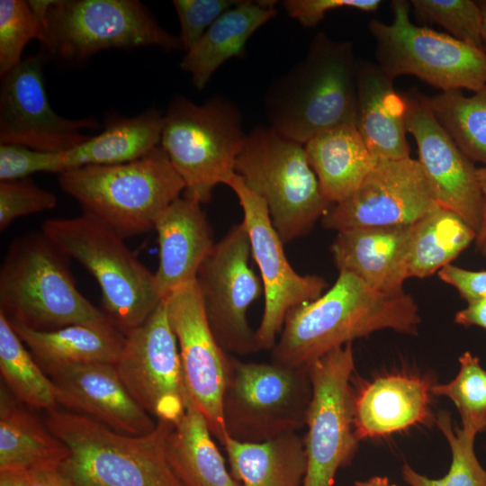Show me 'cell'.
Wrapping results in <instances>:
<instances>
[{
	"mask_svg": "<svg viewBox=\"0 0 486 486\" xmlns=\"http://www.w3.org/2000/svg\"><path fill=\"white\" fill-rule=\"evenodd\" d=\"M418 305L405 291L385 294L356 275L340 271L332 287L318 299L292 308L271 349L274 363L307 366L331 350L391 328L416 335Z\"/></svg>",
	"mask_w": 486,
	"mask_h": 486,
	"instance_id": "1",
	"label": "cell"
},
{
	"mask_svg": "<svg viewBox=\"0 0 486 486\" xmlns=\"http://www.w3.org/2000/svg\"><path fill=\"white\" fill-rule=\"evenodd\" d=\"M356 65L350 40L316 34L305 57L270 85L265 98L269 127L304 145L332 128L356 126Z\"/></svg>",
	"mask_w": 486,
	"mask_h": 486,
	"instance_id": "2",
	"label": "cell"
},
{
	"mask_svg": "<svg viewBox=\"0 0 486 486\" xmlns=\"http://www.w3.org/2000/svg\"><path fill=\"white\" fill-rule=\"evenodd\" d=\"M69 259L41 230L14 238L0 267V312L35 330L115 328L79 292Z\"/></svg>",
	"mask_w": 486,
	"mask_h": 486,
	"instance_id": "3",
	"label": "cell"
},
{
	"mask_svg": "<svg viewBox=\"0 0 486 486\" xmlns=\"http://www.w3.org/2000/svg\"><path fill=\"white\" fill-rule=\"evenodd\" d=\"M46 426L68 450L59 469L72 486H183L166 455L171 423L158 420L152 432L130 436L56 410Z\"/></svg>",
	"mask_w": 486,
	"mask_h": 486,
	"instance_id": "4",
	"label": "cell"
},
{
	"mask_svg": "<svg viewBox=\"0 0 486 486\" xmlns=\"http://www.w3.org/2000/svg\"><path fill=\"white\" fill-rule=\"evenodd\" d=\"M58 184L79 203L83 214L123 238L154 229L160 213L185 188L161 146L131 162L61 173Z\"/></svg>",
	"mask_w": 486,
	"mask_h": 486,
	"instance_id": "5",
	"label": "cell"
},
{
	"mask_svg": "<svg viewBox=\"0 0 486 486\" xmlns=\"http://www.w3.org/2000/svg\"><path fill=\"white\" fill-rule=\"evenodd\" d=\"M42 26V50L68 63L110 50L159 47L182 50L178 36L162 28L137 0L28 1Z\"/></svg>",
	"mask_w": 486,
	"mask_h": 486,
	"instance_id": "6",
	"label": "cell"
},
{
	"mask_svg": "<svg viewBox=\"0 0 486 486\" xmlns=\"http://www.w3.org/2000/svg\"><path fill=\"white\" fill-rule=\"evenodd\" d=\"M40 230L97 281L104 313L124 336L143 324L162 299L151 273L114 230L82 214L45 220Z\"/></svg>",
	"mask_w": 486,
	"mask_h": 486,
	"instance_id": "7",
	"label": "cell"
},
{
	"mask_svg": "<svg viewBox=\"0 0 486 486\" xmlns=\"http://www.w3.org/2000/svg\"><path fill=\"white\" fill-rule=\"evenodd\" d=\"M247 134L240 110L227 97L213 95L200 104L173 97L160 146L184 183V195L205 203L218 184H227Z\"/></svg>",
	"mask_w": 486,
	"mask_h": 486,
	"instance_id": "8",
	"label": "cell"
},
{
	"mask_svg": "<svg viewBox=\"0 0 486 486\" xmlns=\"http://www.w3.org/2000/svg\"><path fill=\"white\" fill-rule=\"evenodd\" d=\"M235 173L262 197L284 244L305 234L331 206L323 197L304 145L269 126L247 134Z\"/></svg>",
	"mask_w": 486,
	"mask_h": 486,
	"instance_id": "9",
	"label": "cell"
},
{
	"mask_svg": "<svg viewBox=\"0 0 486 486\" xmlns=\"http://www.w3.org/2000/svg\"><path fill=\"white\" fill-rule=\"evenodd\" d=\"M311 397L307 366L244 362L230 356L222 399L228 437L262 443L305 425Z\"/></svg>",
	"mask_w": 486,
	"mask_h": 486,
	"instance_id": "10",
	"label": "cell"
},
{
	"mask_svg": "<svg viewBox=\"0 0 486 486\" xmlns=\"http://www.w3.org/2000/svg\"><path fill=\"white\" fill-rule=\"evenodd\" d=\"M410 2L391 4L392 21L372 20L376 64L392 78L415 76L441 92L486 86V51L446 33L418 26L410 18Z\"/></svg>",
	"mask_w": 486,
	"mask_h": 486,
	"instance_id": "11",
	"label": "cell"
},
{
	"mask_svg": "<svg viewBox=\"0 0 486 486\" xmlns=\"http://www.w3.org/2000/svg\"><path fill=\"white\" fill-rule=\"evenodd\" d=\"M352 342L307 365L311 397L304 438L307 470L302 486H333L337 471L347 465L358 440L353 424Z\"/></svg>",
	"mask_w": 486,
	"mask_h": 486,
	"instance_id": "12",
	"label": "cell"
},
{
	"mask_svg": "<svg viewBox=\"0 0 486 486\" xmlns=\"http://www.w3.org/2000/svg\"><path fill=\"white\" fill-rule=\"evenodd\" d=\"M251 246L242 222L216 242L196 276L206 318L221 348L247 356L261 350L247 311L263 291L250 266Z\"/></svg>",
	"mask_w": 486,
	"mask_h": 486,
	"instance_id": "13",
	"label": "cell"
},
{
	"mask_svg": "<svg viewBox=\"0 0 486 486\" xmlns=\"http://www.w3.org/2000/svg\"><path fill=\"white\" fill-rule=\"evenodd\" d=\"M114 366L146 412L157 421L179 422L191 397L164 299L143 324L125 335Z\"/></svg>",
	"mask_w": 486,
	"mask_h": 486,
	"instance_id": "14",
	"label": "cell"
},
{
	"mask_svg": "<svg viewBox=\"0 0 486 486\" xmlns=\"http://www.w3.org/2000/svg\"><path fill=\"white\" fill-rule=\"evenodd\" d=\"M237 195L243 212L252 257L259 269L265 306L256 338L261 350H271L281 332L287 313L318 299L327 287L319 275L300 274L290 265L284 242L275 230L266 201L253 192L238 175L227 183Z\"/></svg>",
	"mask_w": 486,
	"mask_h": 486,
	"instance_id": "15",
	"label": "cell"
},
{
	"mask_svg": "<svg viewBox=\"0 0 486 486\" xmlns=\"http://www.w3.org/2000/svg\"><path fill=\"white\" fill-rule=\"evenodd\" d=\"M41 50L1 77L0 144L41 152H62L86 141V130L100 128L94 117L69 119L51 107L44 86Z\"/></svg>",
	"mask_w": 486,
	"mask_h": 486,
	"instance_id": "16",
	"label": "cell"
},
{
	"mask_svg": "<svg viewBox=\"0 0 486 486\" xmlns=\"http://www.w3.org/2000/svg\"><path fill=\"white\" fill-rule=\"evenodd\" d=\"M439 206L418 160L377 159L350 196L332 204L321 218L338 232L370 228L410 226Z\"/></svg>",
	"mask_w": 486,
	"mask_h": 486,
	"instance_id": "17",
	"label": "cell"
},
{
	"mask_svg": "<svg viewBox=\"0 0 486 486\" xmlns=\"http://www.w3.org/2000/svg\"><path fill=\"white\" fill-rule=\"evenodd\" d=\"M176 338L190 397L223 446L227 434L222 399L230 356L217 342L205 315L196 280L164 299Z\"/></svg>",
	"mask_w": 486,
	"mask_h": 486,
	"instance_id": "18",
	"label": "cell"
},
{
	"mask_svg": "<svg viewBox=\"0 0 486 486\" xmlns=\"http://www.w3.org/2000/svg\"><path fill=\"white\" fill-rule=\"evenodd\" d=\"M402 95L407 132L416 141L418 160L438 204L456 213L478 234L483 201L476 168L436 120L428 96L417 88Z\"/></svg>",
	"mask_w": 486,
	"mask_h": 486,
	"instance_id": "19",
	"label": "cell"
},
{
	"mask_svg": "<svg viewBox=\"0 0 486 486\" xmlns=\"http://www.w3.org/2000/svg\"><path fill=\"white\" fill-rule=\"evenodd\" d=\"M45 372L58 404L69 412L130 436H143L156 428L158 421L132 398L113 364H68Z\"/></svg>",
	"mask_w": 486,
	"mask_h": 486,
	"instance_id": "20",
	"label": "cell"
},
{
	"mask_svg": "<svg viewBox=\"0 0 486 486\" xmlns=\"http://www.w3.org/2000/svg\"><path fill=\"white\" fill-rule=\"evenodd\" d=\"M201 204L180 196L155 222L158 240L155 287L162 300L196 280L202 263L215 244Z\"/></svg>",
	"mask_w": 486,
	"mask_h": 486,
	"instance_id": "21",
	"label": "cell"
},
{
	"mask_svg": "<svg viewBox=\"0 0 486 486\" xmlns=\"http://www.w3.org/2000/svg\"><path fill=\"white\" fill-rule=\"evenodd\" d=\"M411 226L370 227L338 232L330 251L338 271L350 273L375 291L396 294L408 279Z\"/></svg>",
	"mask_w": 486,
	"mask_h": 486,
	"instance_id": "22",
	"label": "cell"
},
{
	"mask_svg": "<svg viewBox=\"0 0 486 486\" xmlns=\"http://www.w3.org/2000/svg\"><path fill=\"white\" fill-rule=\"evenodd\" d=\"M432 384L412 376L393 374L364 385L353 399L356 439L372 438L427 424L432 418Z\"/></svg>",
	"mask_w": 486,
	"mask_h": 486,
	"instance_id": "23",
	"label": "cell"
},
{
	"mask_svg": "<svg viewBox=\"0 0 486 486\" xmlns=\"http://www.w3.org/2000/svg\"><path fill=\"white\" fill-rule=\"evenodd\" d=\"M393 81L376 63L357 61L356 127L378 159L410 158L406 102L395 90Z\"/></svg>",
	"mask_w": 486,
	"mask_h": 486,
	"instance_id": "24",
	"label": "cell"
},
{
	"mask_svg": "<svg viewBox=\"0 0 486 486\" xmlns=\"http://www.w3.org/2000/svg\"><path fill=\"white\" fill-rule=\"evenodd\" d=\"M275 1L240 0L221 14L185 51L180 68L202 90L228 59L242 57L251 35L277 14Z\"/></svg>",
	"mask_w": 486,
	"mask_h": 486,
	"instance_id": "25",
	"label": "cell"
},
{
	"mask_svg": "<svg viewBox=\"0 0 486 486\" xmlns=\"http://www.w3.org/2000/svg\"><path fill=\"white\" fill-rule=\"evenodd\" d=\"M304 148L321 194L330 205L356 192L378 159L356 125L323 131L309 140Z\"/></svg>",
	"mask_w": 486,
	"mask_h": 486,
	"instance_id": "26",
	"label": "cell"
},
{
	"mask_svg": "<svg viewBox=\"0 0 486 486\" xmlns=\"http://www.w3.org/2000/svg\"><path fill=\"white\" fill-rule=\"evenodd\" d=\"M163 126L164 113L156 108L133 117L112 116L103 132L77 147L58 152L59 174L86 166L118 165L143 158L160 146Z\"/></svg>",
	"mask_w": 486,
	"mask_h": 486,
	"instance_id": "27",
	"label": "cell"
},
{
	"mask_svg": "<svg viewBox=\"0 0 486 486\" xmlns=\"http://www.w3.org/2000/svg\"><path fill=\"white\" fill-rule=\"evenodd\" d=\"M208 423L194 401L167 436V463L183 486H242L226 467Z\"/></svg>",
	"mask_w": 486,
	"mask_h": 486,
	"instance_id": "28",
	"label": "cell"
},
{
	"mask_svg": "<svg viewBox=\"0 0 486 486\" xmlns=\"http://www.w3.org/2000/svg\"><path fill=\"white\" fill-rule=\"evenodd\" d=\"M9 322L44 371L68 364H114L125 338L115 328L76 324L53 330H35Z\"/></svg>",
	"mask_w": 486,
	"mask_h": 486,
	"instance_id": "29",
	"label": "cell"
},
{
	"mask_svg": "<svg viewBox=\"0 0 486 486\" xmlns=\"http://www.w3.org/2000/svg\"><path fill=\"white\" fill-rule=\"evenodd\" d=\"M231 474L242 486H302L307 470L304 439L296 432L262 443L226 437Z\"/></svg>",
	"mask_w": 486,
	"mask_h": 486,
	"instance_id": "30",
	"label": "cell"
},
{
	"mask_svg": "<svg viewBox=\"0 0 486 486\" xmlns=\"http://www.w3.org/2000/svg\"><path fill=\"white\" fill-rule=\"evenodd\" d=\"M0 470L59 467L67 446L1 388Z\"/></svg>",
	"mask_w": 486,
	"mask_h": 486,
	"instance_id": "31",
	"label": "cell"
},
{
	"mask_svg": "<svg viewBox=\"0 0 486 486\" xmlns=\"http://www.w3.org/2000/svg\"><path fill=\"white\" fill-rule=\"evenodd\" d=\"M477 233L456 213L437 206L411 226L408 277L425 278L451 264Z\"/></svg>",
	"mask_w": 486,
	"mask_h": 486,
	"instance_id": "32",
	"label": "cell"
},
{
	"mask_svg": "<svg viewBox=\"0 0 486 486\" xmlns=\"http://www.w3.org/2000/svg\"><path fill=\"white\" fill-rule=\"evenodd\" d=\"M0 371L14 396L35 409L57 410L53 383L0 312Z\"/></svg>",
	"mask_w": 486,
	"mask_h": 486,
	"instance_id": "33",
	"label": "cell"
},
{
	"mask_svg": "<svg viewBox=\"0 0 486 486\" xmlns=\"http://www.w3.org/2000/svg\"><path fill=\"white\" fill-rule=\"evenodd\" d=\"M430 108L461 151L486 166V86L472 95L448 90L428 97Z\"/></svg>",
	"mask_w": 486,
	"mask_h": 486,
	"instance_id": "34",
	"label": "cell"
},
{
	"mask_svg": "<svg viewBox=\"0 0 486 486\" xmlns=\"http://www.w3.org/2000/svg\"><path fill=\"white\" fill-rule=\"evenodd\" d=\"M436 424L446 438L452 454L448 472L440 479L428 478L409 464L402 467V478L408 486H486V470L480 464L475 451V435L454 427L450 415L441 411Z\"/></svg>",
	"mask_w": 486,
	"mask_h": 486,
	"instance_id": "35",
	"label": "cell"
},
{
	"mask_svg": "<svg viewBox=\"0 0 486 486\" xmlns=\"http://www.w3.org/2000/svg\"><path fill=\"white\" fill-rule=\"evenodd\" d=\"M460 368L454 380L435 384L431 394L448 397L455 405L462 429L477 435L486 430V371L470 352L459 357Z\"/></svg>",
	"mask_w": 486,
	"mask_h": 486,
	"instance_id": "36",
	"label": "cell"
},
{
	"mask_svg": "<svg viewBox=\"0 0 486 486\" xmlns=\"http://www.w3.org/2000/svg\"><path fill=\"white\" fill-rule=\"evenodd\" d=\"M410 4L419 22L436 23L456 40L484 50L482 13L477 1L411 0Z\"/></svg>",
	"mask_w": 486,
	"mask_h": 486,
	"instance_id": "37",
	"label": "cell"
},
{
	"mask_svg": "<svg viewBox=\"0 0 486 486\" xmlns=\"http://www.w3.org/2000/svg\"><path fill=\"white\" fill-rule=\"evenodd\" d=\"M42 39V26L28 1H0V76L22 60V52L32 40Z\"/></svg>",
	"mask_w": 486,
	"mask_h": 486,
	"instance_id": "38",
	"label": "cell"
},
{
	"mask_svg": "<svg viewBox=\"0 0 486 486\" xmlns=\"http://www.w3.org/2000/svg\"><path fill=\"white\" fill-rule=\"evenodd\" d=\"M58 198L29 177L0 182V230L15 219L54 209Z\"/></svg>",
	"mask_w": 486,
	"mask_h": 486,
	"instance_id": "39",
	"label": "cell"
},
{
	"mask_svg": "<svg viewBox=\"0 0 486 486\" xmlns=\"http://www.w3.org/2000/svg\"><path fill=\"white\" fill-rule=\"evenodd\" d=\"M240 0H174L182 50L187 51L209 27Z\"/></svg>",
	"mask_w": 486,
	"mask_h": 486,
	"instance_id": "40",
	"label": "cell"
},
{
	"mask_svg": "<svg viewBox=\"0 0 486 486\" xmlns=\"http://www.w3.org/2000/svg\"><path fill=\"white\" fill-rule=\"evenodd\" d=\"M39 172L57 173L55 152L0 144V181L26 178Z\"/></svg>",
	"mask_w": 486,
	"mask_h": 486,
	"instance_id": "41",
	"label": "cell"
},
{
	"mask_svg": "<svg viewBox=\"0 0 486 486\" xmlns=\"http://www.w3.org/2000/svg\"><path fill=\"white\" fill-rule=\"evenodd\" d=\"M380 0H286L284 7L287 14L302 26L315 27L327 12L338 8H353L362 12H375Z\"/></svg>",
	"mask_w": 486,
	"mask_h": 486,
	"instance_id": "42",
	"label": "cell"
},
{
	"mask_svg": "<svg viewBox=\"0 0 486 486\" xmlns=\"http://www.w3.org/2000/svg\"><path fill=\"white\" fill-rule=\"evenodd\" d=\"M438 276L454 286L467 303L486 298L485 270H466L449 264L438 271Z\"/></svg>",
	"mask_w": 486,
	"mask_h": 486,
	"instance_id": "43",
	"label": "cell"
},
{
	"mask_svg": "<svg viewBox=\"0 0 486 486\" xmlns=\"http://www.w3.org/2000/svg\"><path fill=\"white\" fill-rule=\"evenodd\" d=\"M454 322L465 327L479 326L486 329V298L468 303L466 308L455 314Z\"/></svg>",
	"mask_w": 486,
	"mask_h": 486,
	"instance_id": "44",
	"label": "cell"
},
{
	"mask_svg": "<svg viewBox=\"0 0 486 486\" xmlns=\"http://www.w3.org/2000/svg\"><path fill=\"white\" fill-rule=\"evenodd\" d=\"M29 486H72L59 467L40 468L32 471Z\"/></svg>",
	"mask_w": 486,
	"mask_h": 486,
	"instance_id": "45",
	"label": "cell"
},
{
	"mask_svg": "<svg viewBox=\"0 0 486 486\" xmlns=\"http://www.w3.org/2000/svg\"><path fill=\"white\" fill-rule=\"evenodd\" d=\"M476 176L483 201L481 227L475 239L476 249L481 251L486 246V166L476 168Z\"/></svg>",
	"mask_w": 486,
	"mask_h": 486,
	"instance_id": "46",
	"label": "cell"
},
{
	"mask_svg": "<svg viewBox=\"0 0 486 486\" xmlns=\"http://www.w3.org/2000/svg\"><path fill=\"white\" fill-rule=\"evenodd\" d=\"M32 471L22 469L0 470V486H29Z\"/></svg>",
	"mask_w": 486,
	"mask_h": 486,
	"instance_id": "47",
	"label": "cell"
},
{
	"mask_svg": "<svg viewBox=\"0 0 486 486\" xmlns=\"http://www.w3.org/2000/svg\"><path fill=\"white\" fill-rule=\"evenodd\" d=\"M355 486H396L392 484L388 478L374 476L366 481H357L355 482Z\"/></svg>",
	"mask_w": 486,
	"mask_h": 486,
	"instance_id": "48",
	"label": "cell"
},
{
	"mask_svg": "<svg viewBox=\"0 0 486 486\" xmlns=\"http://www.w3.org/2000/svg\"><path fill=\"white\" fill-rule=\"evenodd\" d=\"M482 13V41L486 50V0L477 1Z\"/></svg>",
	"mask_w": 486,
	"mask_h": 486,
	"instance_id": "49",
	"label": "cell"
},
{
	"mask_svg": "<svg viewBox=\"0 0 486 486\" xmlns=\"http://www.w3.org/2000/svg\"><path fill=\"white\" fill-rule=\"evenodd\" d=\"M481 253L482 254L483 256L486 257V246L481 250Z\"/></svg>",
	"mask_w": 486,
	"mask_h": 486,
	"instance_id": "50",
	"label": "cell"
}]
</instances>
